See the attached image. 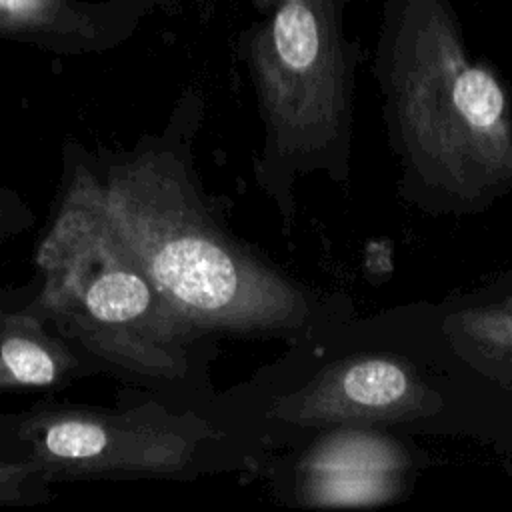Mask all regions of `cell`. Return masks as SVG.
I'll use <instances>...</instances> for the list:
<instances>
[{
  "instance_id": "cell-1",
  "label": "cell",
  "mask_w": 512,
  "mask_h": 512,
  "mask_svg": "<svg viewBox=\"0 0 512 512\" xmlns=\"http://www.w3.org/2000/svg\"><path fill=\"white\" fill-rule=\"evenodd\" d=\"M386 128L400 194L430 214H476L512 194V110L428 0L404 16L384 68Z\"/></svg>"
},
{
  "instance_id": "cell-2",
  "label": "cell",
  "mask_w": 512,
  "mask_h": 512,
  "mask_svg": "<svg viewBox=\"0 0 512 512\" xmlns=\"http://www.w3.org/2000/svg\"><path fill=\"white\" fill-rule=\"evenodd\" d=\"M324 4L282 0L252 50L264 122L254 170L286 230L294 222L298 176L320 170L346 182L350 172V72Z\"/></svg>"
},
{
  "instance_id": "cell-3",
  "label": "cell",
  "mask_w": 512,
  "mask_h": 512,
  "mask_svg": "<svg viewBox=\"0 0 512 512\" xmlns=\"http://www.w3.org/2000/svg\"><path fill=\"white\" fill-rule=\"evenodd\" d=\"M150 216L144 268L184 322L256 336H300L320 320L310 290L234 240L204 208L184 174L164 178Z\"/></svg>"
},
{
  "instance_id": "cell-4",
  "label": "cell",
  "mask_w": 512,
  "mask_h": 512,
  "mask_svg": "<svg viewBox=\"0 0 512 512\" xmlns=\"http://www.w3.org/2000/svg\"><path fill=\"white\" fill-rule=\"evenodd\" d=\"M436 398L410 364L392 356H352L322 370L280 404L304 426H364L398 422L430 412Z\"/></svg>"
},
{
  "instance_id": "cell-5",
  "label": "cell",
  "mask_w": 512,
  "mask_h": 512,
  "mask_svg": "<svg viewBox=\"0 0 512 512\" xmlns=\"http://www.w3.org/2000/svg\"><path fill=\"white\" fill-rule=\"evenodd\" d=\"M302 498L314 506H366L390 500L406 482L408 458L366 430L326 438L302 464Z\"/></svg>"
},
{
  "instance_id": "cell-6",
  "label": "cell",
  "mask_w": 512,
  "mask_h": 512,
  "mask_svg": "<svg viewBox=\"0 0 512 512\" xmlns=\"http://www.w3.org/2000/svg\"><path fill=\"white\" fill-rule=\"evenodd\" d=\"M154 284L130 268L100 272L82 294V306L94 322L128 324L144 318L154 306ZM158 292V290H156Z\"/></svg>"
},
{
  "instance_id": "cell-7",
  "label": "cell",
  "mask_w": 512,
  "mask_h": 512,
  "mask_svg": "<svg viewBox=\"0 0 512 512\" xmlns=\"http://www.w3.org/2000/svg\"><path fill=\"white\" fill-rule=\"evenodd\" d=\"M110 442L108 432L92 420H58L44 432V448L62 460L86 462L100 456Z\"/></svg>"
},
{
  "instance_id": "cell-8",
  "label": "cell",
  "mask_w": 512,
  "mask_h": 512,
  "mask_svg": "<svg viewBox=\"0 0 512 512\" xmlns=\"http://www.w3.org/2000/svg\"><path fill=\"white\" fill-rule=\"evenodd\" d=\"M0 358L8 374L20 384L44 386L56 378V360L34 340L20 336L6 340L0 348Z\"/></svg>"
},
{
  "instance_id": "cell-9",
  "label": "cell",
  "mask_w": 512,
  "mask_h": 512,
  "mask_svg": "<svg viewBox=\"0 0 512 512\" xmlns=\"http://www.w3.org/2000/svg\"><path fill=\"white\" fill-rule=\"evenodd\" d=\"M50 0H0V16L14 22H28L44 16Z\"/></svg>"
}]
</instances>
